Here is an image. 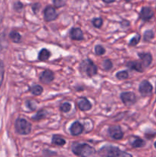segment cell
I'll return each mask as SVG.
<instances>
[{
  "instance_id": "obj_1",
  "label": "cell",
  "mask_w": 156,
  "mask_h": 157,
  "mask_svg": "<svg viewBox=\"0 0 156 157\" xmlns=\"http://www.w3.org/2000/svg\"><path fill=\"white\" fill-rule=\"evenodd\" d=\"M71 150L76 156H90L95 154V150L91 146L87 144H80L74 142L71 144Z\"/></svg>"
},
{
  "instance_id": "obj_2",
  "label": "cell",
  "mask_w": 156,
  "mask_h": 157,
  "mask_svg": "<svg viewBox=\"0 0 156 157\" xmlns=\"http://www.w3.org/2000/svg\"><path fill=\"white\" fill-rule=\"evenodd\" d=\"M99 155L102 156H132L131 154L113 146H105L101 148L99 150Z\"/></svg>"
},
{
  "instance_id": "obj_3",
  "label": "cell",
  "mask_w": 156,
  "mask_h": 157,
  "mask_svg": "<svg viewBox=\"0 0 156 157\" xmlns=\"http://www.w3.org/2000/svg\"><path fill=\"white\" fill-rule=\"evenodd\" d=\"M80 70L83 74L88 77H93L97 73V67L91 60L88 58L81 62L80 65Z\"/></svg>"
},
{
  "instance_id": "obj_4",
  "label": "cell",
  "mask_w": 156,
  "mask_h": 157,
  "mask_svg": "<svg viewBox=\"0 0 156 157\" xmlns=\"http://www.w3.org/2000/svg\"><path fill=\"white\" fill-rule=\"evenodd\" d=\"M15 128L16 133L21 135H28L32 130V124L28 122L24 118H18L15 124Z\"/></svg>"
},
{
  "instance_id": "obj_5",
  "label": "cell",
  "mask_w": 156,
  "mask_h": 157,
  "mask_svg": "<svg viewBox=\"0 0 156 157\" xmlns=\"http://www.w3.org/2000/svg\"><path fill=\"white\" fill-rule=\"evenodd\" d=\"M120 98L123 104L126 106H131L136 102V96L133 92H123Z\"/></svg>"
},
{
  "instance_id": "obj_6",
  "label": "cell",
  "mask_w": 156,
  "mask_h": 157,
  "mask_svg": "<svg viewBox=\"0 0 156 157\" xmlns=\"http://www.w3.org/2000/svg\"><path fill=\"white\" fill-rule=\"evenodd\" d=\"M152 85H151V84H150L149 81H142L139 87V92H140V94L143 97L149 96V95L152 93Z\"/></svg>"
},
{
  "instance_id": "obj_7",
  "label": "cell",
  "mask_w": 156,
  "mask_h": 157,
  "mask_svg": "<svg viewBox=\"0 0 156 157\" xmlns=\"http://www.w3.org/2000/svg\"><path fill=\"white\" fill-rule=\"evenodd\" d=\"M109 135L114 140H121L123 137V133L119 126H111L108 130Z\"/></svg>"
},
{
  "instance_id": "obj_8",
  "label": "cell",
  "mask_w": 156,
  "mask_h": 157,
  "mask_svg": "<svg viewBox=\"0 0 156 157\" xmlns=\"http://www.w3.org/2000/svg\"><path fill=\"white\" fill-rule=\"evenodd\" d=\"M44 19L47 21H54L58 17V13H57L56 10L52 6H47L45 8L44 12Z\"/></svg>"
},
{
  "instance_id": "obj_9",
  "label": "cell",
  "mask_w": 156,
  "mask_h": 157,
  "mask_svg": "<svg viewBox=\"0 0 156 157\" xmlns=\"http://www.w3.org/2000/svg\"><path fill=\"white\" fill-rule=\"evenodd\" d=\"M76 104H77L80 110H83V111H87V110H90L92 107V104L85 98H78L77 101H76Z\"/></svg>"
},
{
  "instance_id": "obj_10",
  "label": "cell",
  "mask_w": 156,
  "mask_h": 157,
  "mask_svg": "<svg viewBox=\"0 0 156 157\" xmlns=\"http://www.w3.org/2000/svg\"><path fill=\"white\" fill-rule=\"evenodd\" d=\"M54 78V75L53 72L50 70H45L42 72L40 76V81L43 84H49L53 81Z\"/></svg>"
},
{
  "instance_id": "obj_11",
  "label": "cell",
  "mask_w": 156,
  "mask_h": 157,
  "mask_svg": "<svg viewBox=\"0 0 156 157\" xmlns=\"http://www.w3.org/2000/svg\"><path fill=\"white\" fill-rule=\"evenodd\" d=\"M154 15V11L149 7H143L140 12V18L143 21H148Z\"/></svg>"
},
{
  "instance_id": "obj_12",
  "label": "cell",
  "mask_w": 156,
  "mask_h": 157,
  "mask_svg": "<svg viewBox=\"0 0 156 157\" xmlns=\"http://www.w3.org/2000/svg\"><path fill=\"white\" fill-rule=\"evenodd\" d=\"M70 131L71 135H73V136H78V135L81 134L82 132L84 131V127H83L80 123L76 121L71 125L70 128Z\"/></svg>"
},
{
  "instance_id": "obj_13",
  "label": "cell",
  "mask_w": 156,
  "mask_h": 157,
  "mask_svg": "<svg viewBox=\"0 0 156 157\" xmlns=\"http://www.w3.org/2000/svg\"><path fill=\"white\" fill-rule=\"evenodd\" d=\"M140 59L142 60V64L143 67H147L151 64L152 61V56L149 53H139L138 54Z\"/></svg>"
},
{
  "instance_id": "obj_14",
  "label": "cell",
  "mask_w": 156,
  "mask_h": 157,
  "mask_svg": "<svg viewBox=\"0 0 156 157\" xmlns=\"http://www.w3.org/2000/svg\"><path fill=\"white\" fill-rule=\"evenodd\" d=\"M70 35L71 39L76 40V41H81L84 38L82 30L80 28H73L70 30Z\"/></svg>"
},
{
  "instance_id": "obj_15",
  "label": "cell",
  "mask_w": 156,
  "mask_h": 157,
  "mask_svg": "<svg viewBox=\"0 0 156 157\" xmlns=\"http://www.w3.org/2000/svg\"><path fill=\"white\" fill-rule=\"evenodd\" d=\"M129 144L133 148H139L145 145V142L143 140L138 136H131L129 138Z\"/></svg>"
},
{
  "instance_id": "obj_16",
  "label": "cell",
  "mask_w": 156,
  "mask_h": 157,
  "mask_svg": "<svg viewBox=\"0 0 156 157\" xmlns=\"http://www.w3.org/2000/svg\"><path fill=\"white\" fill-rule=\"evenodd\" d=\"M126 66L129 67L131 70L136 71L138 72H142L144 70V67L142 66V63H139V61H129L126 64Z\"/></svg>"
},
{
  "instance_id": "obj_17",
  "label": "cell",
  "mask_w": 156,
  "mask_h": 157,
  "mask_svg": "<svg viewBox=\"0 0 156 157\" xmlns=\"http://www.w3.org/2000/svg\"><path fill=\"white\" fill-rule=\"evenodd\" d=\"M50 56V52H49L48 50H47V49L43 48L42 50L39 52V54H38V59H39L40 61H47V60L49 59Z\"/></svg>"
},
{
  "instance_id": "obj_18",
  "label": "cell",
  "mask_w": 156,
  "mask_h": 157,
  "mask_svg": "<svg viewBox=\"0 0 156 157\" xmlns=\"http://www.w3.org/2000/svg\"><path fill=\"white\" fill-rule=\"evenodd\" d=\"M52 144H55L57 146H60V147H63L66 144V141L61 136L54 135L52 137Z\"/></svg>"
},
{
  "instance_id": "obj_19",
  "label": "cell",
  "mask_w": 156,
  "mask_h": 157,
  "mask_svg": "<svg viewBox=\"0 0 156 157\" xmlns=\"http://www.w3.org/2000/svg\"><path fill=\"white\" fill-rule=\"evenodd\" d=\"M30 91L32 94L35 95V96H38L41 95L43 92V87L40 85H34L32 87H30Z\"/></svg>"
},
{
  "instance_id": "obj_20",
  "label": "cell",
  "mask_w": 156,
  "mask_h": 157,
  "mask_svg": "<svg viewBox=\"0 0 156 157\" xmlns=\"http://www.w3.org/2000/svg\"><path fill=\"white\" fill-rule=\"evenodd\" d=\"M9 38H10L11 40L15 43L20 42L21 39V36L20 35V34L18 33V32H15V31L11 32V33L9 34Z\"/></svg>"
},
{
  "instance_id": "obj_21",
  "label": "cell",
  "mask_w": 156,
  "mask_h": 157,
  "mask_svg": "<svg viewBox=\"0 0 156 157\" xmlns=\"http://www.w3.org/2000/svg\"><path fill=\"white\" fill-rule=\"evenodd\" d=\"M47 113L45 110H39V111L37 113V114L35 115V117H32V119H33L34 121H41V120L45 118V117L47 116Z\"/></svg>"
},
{
  "instance_id": "obj_22",
  "label": "cell",
  "mask_w": 156,
  "mask_h": 157,
  "mask_svg": "<svg viewBox=\"0 0 156 157\" xmlns=\"http://www.w3.org/2000/svg\"><path fill=\"white\" fill-rule=\"evenodd\" d=\"M4 74H5V67L3 61L0 59V88L2 84L3 79H4Z\"/></svg>"
},
{
  "instance_id": "obj_23",
  "label": "cell",
  "mask_w": 156,
  "mask_h": 157,
  "mask_svg": "<svg viewBox=\"0 0 156 157\" xmlns=\"http://www.w3.org/2000/svg\"><path fill=\"white\" fill-rule=\"evenodd\" d=\"M102 67L105 71H110L113 67V63L110 59H106L102 61Z\"/></svg>"
},
{
  "instance_id": "obj_24",
  "label": "cell",
  "mask_w": 156,
  "mask_h": 157,
  "mask_svg": "<svg viewBox=\"0 0 156 157\" xmlns=\"http://www.w3.org/2000/svg\"><path fill=\"white\" fill-rule=\"evenodd\" d=\"M128 77V73L127 71H119L116 74V78L119 80H125L127 79Z\"/></svg>"
},
{
  "instance_id": "obj_25",
  "label": "cell",
  "mask_w": 156,
  "mask_h": 157,
  "mask_svg": "<svg viewBox=\"0 0 156 157\" xmlns=\"http://www.w3.org/2000/svg\"><path fill=\"white\" fill-rule=\"evenodd\" d=\"M154 38V33L151 30H148L144 34V41H149Z\"/></svg>"
},
{
  "instance_id": "obj_26",
  "label": "cell",
  "mask_w": 156,
  "mask_h": 157,
  "mask_svg": "<svg viewBox=\"0 0 156 157\" xmlns=\"http://www.w3.org/2000/svg\"><path fill=\"white\" fill-rule=\"evenodd\" d=\"M141 36L140 35H136L134 38H132L129 41V45L131 46H136L139 44V42L140 41Z\"/></svg>"
},
{
  "instance_id": "obj_27",
  "label": "cell",
  "mask_w": 156,
  "mask_h": 157,
  "mask_svg": "<svg viewBox=\"0 0 156 157\" xmlns=\"http://www.w3.org/2000/svg\"><path fill=\"white\" fill-rule=\"evenodd\" d=\"M60 108H61V110L62 112H64V113H67V112L70 111V109H71V105H70V104H69V103L66 102L64 103V104L61 106Z\"/></svg>"
},
{
  "instance_id": "obj_28",
  "label": "cell",
  "mask_w": 156,
  "mask_h": 157,
  "mask_svg": "<svg viewBox=\"0 0 156 157\" xmlns=\"http://www.w3.org/2000/svg\"><path fill=\"white\" fill-rule=\"evenodd\" d=\"M106 50L102 45H96L95 47V52L97 55H102L105 53Z\"/></svg>"
},
{
  "instance_id": "obj_29",
  "label": "cell",
  "mask_w": 156,
  "mask_h": 157,
  "mask_svg": "<svg viewBox=\"0 0 156 157\" xmlns=\"http://www.w3.org/2000/svg\"><path fill=\"white\" fill-rule=\"evenodd\" d=\"M92 22L96 28H100L102 25V20L101 18H96L93 20Z\"/></svg>"
},
{
  "instance_id": "obj_30",
  "label": "cell",
  "mask_w": 156,
  "mask_h": 157,
  "mask_svg": "<svg viewBox=\"0 0 156 157\" xmlns=\"http://www.w3.org/2000/svg\"><path fill=\"white\" fill-rule=\"evenodd\" d=\"M54 6L56 8H61L65 5V1L64 0H53Z\"/></svg>"
},
{
  "instance_id": "obj_31",
  "label": "cell",
  "mask_w": 156,
  "mask_h": 157,
  "mask_svg": "<svg viewBox=\"0 0 156 157\" xmlns=\"http://www.w3.org/2000/svg\"><path fill=\"white\" fill-rule=\"evenodd\" d=\"M26 106H27L28 108H30L32 110H35V108H36V105H35V102L32 101H28L27 102H26Z\"/></svg>"
},
{
  "instance_id": "obj_32",
  "label": "cell",
  "mask_w": 156,
  "mask_h": 157,
  "mask_svg": "<svg viewBox=\"0 0 156 157\" xmlns=\"http://www.w3.org/2000/svg\"><path fill=\"white\" fill-rule=\"evenodd\" d=\"M22 8H23V5L21 4V2H16L15 5H14V9H15L16 11H18V12H20V11L22 9Z\"/></svg>"
},
{
  "instance_id": "obj_33",
  "label": "cell",
  "mask_w": 156,
  "mask_h": 157,
  "mask_svg": "<svg viewBox=\"0 0 156 157\" xmlns=\"http://www.w3.org/2000/svg\"><path fill=\"white\" fill-rule=\"evenodd\" d=\"M39 8H40V5L38 4V3H35V4H34L33 6H32V9H33L34 12H35V13L38 12Z\"/></svg>"
},
{
  "instance_id": "obj_34",
  "label": "cell",
  "mask_w": 156,
  "mask_h": 157,
  "mask_svg": "<svg viewBox=\"0 0 156 157\" xmlns=\"http://www.w3.org/2000/svg\"><path fill=\"white\" fill-rule=\"evenodd\" d=\"M102 1L106 3H112L113 2H115V0H102Z\"/></svg>"
},
{
  "instance_id": "obj_35",
  "label": "cell",
  "mask_w": 156,
  "mask_h": 157,
  "mask_svg": "<svg viewBox=\"0 0 156 157\" xmlns=\"http://www.w3.org/2000/svg\"><path fill=\"white\" fill-rule=\"evenodd\" d=\"M154 147L156 148V141H155V143H154Z\"/></svg>"
},
{
  "instance_id": "obj_36",
  "label": "cell",
  "mask_w": 156,
  "mask_h": 157,
  "mask_svg": "<svg viewBox=\"0 0 156 157\" xmlns=\"http://www.w3.org/2000/svg\"><path fill=\"white\" fill-rule=\"evenodd\" d=\"M127 1H132V0H127Z\"/></svg>"
},
{
  "instance_id": "obj_37",
  "label": "cell",
  "mask_w": 156,
  "mask_h": 157,
  "mask_svg": "<svg viewBox=\"0 0 156 157\" xmlns=\"http://www.w3.org/2000/svg\"><path fill=\"white\" fill-rule=\"evenodd\" d=\"M2 1V0H0V2H1Z\"/></svg>"
}]
</instances>
